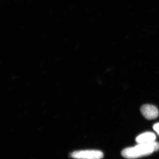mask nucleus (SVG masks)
<instances>
[{"mask_svg": "<svg viewBox=\"0 0 159 159\" xmlns=\"http://www.w3.org/2000/svg\"><path fill=\"white\" fill-rule=\"evenodd\" d=\"M156 135L151 132H146L141 134L137 137L136 142L138 144L151 143L155 141Z\"/></svg>", "mask_w": 159, "mask_h": 159, "instance_id": "20e7f679", "label": "nucleus"}, {"mask_svg": "<svg viewBox=\"0 0 159 159\" xmlns=\"http://www.w3.org/2000/svg\"><path fill=\"white\" fill-rule=\"evenodd\" d=\"M141 111L143 116L148 120L156 119L159 116L158 110L156 107L150 104L142 106Z\"/></svg>", "mask_w": 159, "mask_h": 159, "instance_id": "7ed1b4c3", "label": "nucleus"}, {"mask_svg": "<svg viewBox=\"0 0 159 159\" xmlns=\"http://www.w3.org/2000/svg\"><path fill=\"white\" fill-rule=\"evenodd\" d=\"M71 157L76 159H99L102 158V152L97 150H86L74 152L70 154Z\"/></svg>", "mask_w": 159, "mask_h": 159, "instance_id": "f03ea898", "label": "nucleus"}, {"mask_svg": "<svg viewBox=\"0 0 159 159\" xmlns=\"http://www.w3.org/2000/svg\"><path fill=\"white\" fill-rule=\"evenodd\" d=\"M159 150V143L155 142L148 143L138 144L134 147L123 149L121 152L125 158L135 159L147 156Z\"/></svg>", "mask_w": 159, "mask_h": 159, "instance_id": "f257e3e1", "label": "nucleus"}, {"mask_svg": "<svg viewBox=\"0 0 159 159\" xmlns=\"http://www.w3.org/2000/svg\"><path fill=\"white\" fill-rule=\"evenodd\" d=\"M153 128L154 130L159 135V123H157L153 125Z\"/></svg>", "mask_w": 159, "mask_h": 159, "instance_id": "39448f33", "label": "nucleus"}]
</instances>
